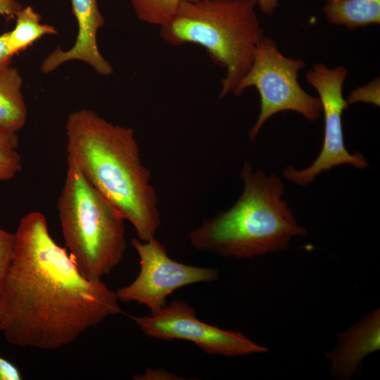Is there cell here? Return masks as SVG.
<instances>
[{
  "label": "cell",
  "instance_id": "19",
  "mask_svg": "<svg viewBox=\"0 0 380 380\" xmlns=\"http://www.w3.org/2000/svg\"><path fill=\"white\" fill-rule=\"evenodd\" d=\"M8 32L0 35V72L10 67L13 55L8 46Z\"/></svg>",
  "mask_w": 380,
  "mask_h": 380
},
{
  "label": "cell",
  "instance_id": "11",
  "mask_svg": "<svg viewBox=\"0 0 380 380\" xmlns=\"http://www.w3.org/2000/svg\"><path fill=\"white\" fill-rule=\"evenodd\" d=\"M380 348V310L370 312L361 321L338 334L336 347L327 354L332 376L349 379L360 369L363 360Z\"/></svg>",
  "mask_w": 380,
  "mask_h": 380
},
{
  "label": "cell",
  "instance_id": "1",
  "mask_svg": "<svg viewBox=\"0 0 380 380\" xmlns=\"http://www.w3.org/2000/svg\"><path fill=\"white\" fill-rule=\"evenodd\" d=\"M13 262L0 291V331L13 346L58 350L120 314L116 292L84 277L52 238L46 216L20 220Z\"/></svg>",
  "mask_w": 380,
  "mask_h": 380
},
{
  "label": "cell",
  "instance_id": "12",
  "mask_svg": "<svg viewBox=\"0 0 380 380\" xmlns=\"http://www.w3.org/2000/svg\"><path fill=\"white\" fill-rule=\"evenodd\" d=\"M22 78L9 67L0 72V127L19 131L27 120V108L22 93Z\"/></svg>",
  "mask_w": 380,
  "mask_h": 380
},
{
  "label": "cell",
  "instance_id": "14",
  "mask_svg": "<svg viewBox=\"0 0 380 380\" xmlns=\"http://www.w3.org/2000/svg\"><path fill=\"white\" fill-rule=\"evenodd\" d=\"M40 15L32 6L22 8L17 13L15 27L8 32V39L13 56L25 50L44 35L57 33L53 27L40 23Z\"/></svg>",
  "mask_w": 380,
  "mask_h": 380
},
{
  "label": "cell",
  "instance_id": "9",
  "mask_svg": "<svg viewBox=\"0 0 380 380\" xmlns=\"http://www.w3.org/2000/svg\"><path fill=\"white\" fill-rule=\"evenodd\" d=\"M131 318L150 337L190 341L210 354L236 357L268 351L239 331L223 329L200 320L194 310L179 300L149 316Z\"/></svg>",
  "mask_w": 380,
  "mask_h": 380
},
{
  "label": "cell",
  "instance_id": "6",
  "mask_svg": "<svg viewBox=\"0 0 380 380\" xmlns=\"http://www.w3.org/2000/svg\"><path fill=\"white\" fill-rule=\"evenodd\" d=\"M305 64L300 58L283 55L271 38L265 36L262 39L238 90L240 95L246 88L254 87L260 95V113L248 131L251 141L266 121L280 112L295 111L310 121L319 118L322 113L319 97L307 93L298 80Z\"/></svg>",
  "mask_w": 380,
  "mask_h": 380
},
{
  "label": "cell",
  "instance_id": "20",
  "mask_svg": "<svg viewBox=\"0 0 380 380\" xmlns=\"http://www.w3.org/2000/svg\"><path fill=\"white\" fill-rule=\"evenodd\" d=\"M18 146L16 132L0 127V148L15 150Z\"/></svg>",
  "mask_w": 380,
  "mask_h": 380
},
{
  "label": "cell",
  "instance_id": "18",
  "mask_svg": "<svg viewBox=\"0 0 380 380\" xmlns=\"http://www.w3.org/2000/svg\"><path fill=\"white\" fill-rule=\"evenodd\" d=\"M19 368L8 360L0 355V380H21Z\"/></svg>",
  "mask_w": 380,
  "mask_h": 380
},
{
  "label": "cell",
  "instance_id": "16",
  "mask_svg": "<svg viewBox=\"0 0 380 380\" xmlns=\"http://www.w3.org/2000/svg\"><path fill=\"white\" fill-rule=\"evenodd\" d=\"M15 251V235L0 227V291L11 268Z\"/></svg>",
  "mask_w": 380,
  "mask_h": 380
},
{
  "label": "cell",
  "instance_id": "13",
  "mask_svg": "<svg viewBox=\"0 0 380 380\" xmlns=\"http://www.w3.org/2000/svg\"><path fill=\"white\" fill-rule=\"evenodd\" d=\"M323 11L330 23L350 30L380 23V0H327Z\"/></svg>",
  "mask_w": 380,
  "mask_h": 380
},
{
  "label": "cell",
  "instance_id": "7",
  "mask_svg": "<svg viewBox=\"0 0 380 380\" xmlns=\"http://www.w3.org/2000/svg\"><path fill=\"white\" fill-rule=\"evenodd\" d=\"M348 70L339 65L329 68L323 63L313 65L306 74L307 82L319 95L324 118L323 144L319 154L308 167L296 170L289 166L284 177L297 185L307 186L324 171L341 165H350L358 169L368 167L366 158L360 153H351L344 142L342 115L349 103L343 96V84Z\"/></svg>",
  "mask_w": 380,
  "mask_h": 380
},
{
  "label": "cell",
  "instance_id": "2",
  "mask_svg": "<svg viewBox=\"0 0 380 380\" xmlns=\"http://www.w3.org/2000/svg\"><path fill=\"white\" fill-rule=\"evenodd\" d=\"M65 131L67 160L132 224L138 239L154 238L160 225L158 195L134 130L82 109L69 115Z\"/></svg>",
  "mask_w": 380,
  "mask_h": 380
},
{
  "label": "cell",
  "instance_id": "10",
  "mask_svg": "<svg viewBox=\"0 0 380 380\" xmlns=\"http://www.w3.org/2000/svg\"><path fill=\"white\" fill-rule=\"evenodd\" d=\"M72 13L78 25L74 45L68 50L56 49L42 62L41 70L49 73L64 63L78 60L91 65L100 75H109L113 68L101 54L97 44V32L103 25L97 0H70Z\"/></svg>",
  "mask_w": 380,
  "mask_h": 380
},
{
  "label": "cell",
  "instance_id": "21",
  "mask_svg": "<svg viewBox=\"0 0 380 380\" xmlns=\"http://www.w3.org/2000/svg\"><path fill=\"white\" fill-rule=\"evenodd\" d=\"M22 6L15 0H0V15L8 20L15 18Z\"/></svg>",
  "mask_w": 380,
  "mask_h": 380
},
{
  "label": "cell",
  "instance_id": "4",
  "mask_svg": "<svg viewBox=\"0 0 380 380\" xmlns=\"http://www.w3.org/2000/svg\"><path fill=\"white\" fill-rule=\"evenodd\" d=\"M256 0H201L180 4L160 27V36L172 46H202L215 65L226 70L220 97L238 95L256 48L264 38L255 13Z\"/></svg>",
  "mask_w": 380,
  "mask_h": 380
},
{
  "label": "cell",
  "instance_id": "23",
  "mask_svg": "<svg viewBox=\"0 0 380 380\" xmlns=\"http://www.w3.org/2000/svg\"><path fill=\"white\" fill-rule=\"evenodd\" d=\"M262 11L266 14H272L278 4V0H256Z\"/></svg>",
  "mask_w": 380,
  "mask_h": 380
},
{
  "label": "cell",
  "instance_id": "5",
  "mask_svg": "<svg viewBox=\"0 0 380 380\" xmlns=\"http://www.w3.org/2000/svg\"><path fill=\"white\" fill-rule=\"evenodd\" d=\"M67 164L56 205L65 248L84 277L99 280L123 258L125 220L71 162Z\"/></svg>",
  "mask_w": 380,
  "mask_h": 380
},
{
  "label": "cell",
  "instance_id": "8",
  "mask_svg": "<svg viewBox=\"0 0 380 380\" xmlns=\"http://www.w3.org/2000/svg\"><path fill=\"white\" fill-rule=\"evenodd\" d=\"M131 243L138 254L140 270L131 283L115 291L120 302H137L153 314L167 305V298L177 289L219 279L215 268L173 260L166 247L156 237L146 241L134 238Z\"/></svg>",
  "mask_w": 380,
  "mask_h": 380
},
{
  "label": "cell",
  "instance_id": "3",
  "mask_svg": "<svg viewBox=\"0 0 380 380\" xmlns=\"http://www.w3.org/2000/svg\"><path fill=\"white\" fill-rule=\"evenodd\" d=\"M240 177L243 189L234 205L189 233L188 241L194 248L235 259H251L284 250L292 239L307 234L284 198L281 178L253 170L248 161Z\"/></svg>",
  "mask_w": 380,
  "mask_h": 380
},
{
  "label": "cell",
  "instance_id": "22",
  "mask_svg": "<svg viewBox=\"0 0 380 380\" xmlns=\"http://www.w3.org/2000/svg\"><path fill=\"white\" fill-rule=\"evenodd\" d=\"M175 374L164 370H146L144 374L134 376L135 379H177Z\"/></svg>",
  "mask_w": 380,
  "mask_h": 380
},
{
  "label": "cell",
  "instance_id": "15",
  "mask_svg": "<svg viewBox=\"0 0 380 380\" xmlns=\"http://www.w3.org/2000/svg\"><path fill=\"white\" fill-rule=\"evenodd\" d=\"M138 19L144 23L158 25L167 23L181 4L201 0H129Z\"/></svg>",
  "mask_w": 380,
  "mask_h": 380
},
{
  "label": "cell",
  "instance_id": "17",
  "mask_svg": "<svg viewBox=\"0 0 380 380\" xmlns=\"http://www.w3.org/2000/svg\"><path fill=\"white\" fill-rule=\"evenodd\" d=\"M22 167L21 157L15 150L0 148V181L14 178Z\"/></svg>",
  "mask_w": 380,
  "mask_h": 380
}]
</instances>
